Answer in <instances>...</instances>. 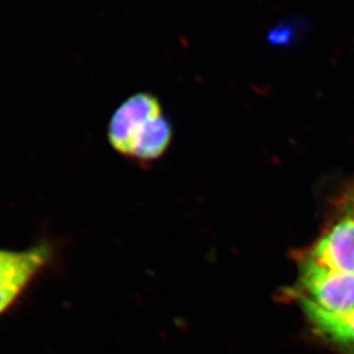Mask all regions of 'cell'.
Masks as SVG:
<instances>
[{"label":"cell","mask_w":354,"mask_h":354,"mask_svg":"<svg viewBox=\"0 0 354 354\" xmlns=\"http://www.w3.org/2000/svg\"><path fill=\"white\" fill-rule=\"evenodd\" d=\"M171 123L157 97L147 92L131 95L116 109L109 124L114 150L135 160L150 161L166 152L171 140Z\"/></svg>","instance_id":"6da1fadb"},{"label":"cell","mask_w":354,"mask_h":354,"mask_svg":"<svg viewBox=\"0 0 354 354\" xmlns=\"http://www.w3.org/2000/svg\"><path fill=\"white\" fill-rule=\"evenodd\" d=\"M51 256L48 244H38L22 251L0 249V315L20 298Z\"/></svg>","instance_id":"7a4b0ae2"}]
</instances>
